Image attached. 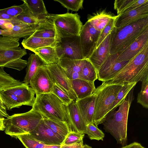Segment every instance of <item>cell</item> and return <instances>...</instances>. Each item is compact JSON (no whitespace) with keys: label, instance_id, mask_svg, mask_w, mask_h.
<instances>
[{"label":"cell","instance_id":"484cf974","mask_svg":"<svg viewBox=\"0 0 148 148\" xmlns=\"http://www.w3.org/2000/svg\"><path fill=\"white\" fill-rule=\"evenodd\" d=\"M58 41L52 39L33 36H31L24 38L21 44L25 49L32 51L37 49L47 46L55 47Z\"/></svg>","mask_w":148,"mask_h":148},{"label":"cell","instance_id":"9c48e42d","mask_svg":"<svg viewBox=\"0 0 148 148\" xmlns=\"http://www.w3.org/2000/svg\"><path fill=\"white\" fill-rule=\"evenodd\" d=\"M49 15L61 38L79 36L83 25L77 13L67 12L60 14H49Z\"/></svg>","mask_w":148,"mask_h":148},{"label":"cell","instance_id":"30bf717a","mask_svg":"<svg viewBox=\"0 0 148 148\" xmlns=\"http://www.w3.org/2000/svg\"><path fill=\"white\" fill-rule=\"evenodd\" d=\"M55 48L59 59L64 58L75 60L84 59L79 36L62 37Z\"/></svg>","mask_w":148,"mask_h":148},{"label":"cell","instance_id":"f35d334b","mask_svg":"<svg viewBox=\"0 0 148 148\" xmlns=\"http://www.w3.org/2000/svg\"><path fill=\"white\" fill-rule=\"evenodd\" d=\"M51 93L56 96L66 106L73 100L71 98L67 92L54 84H53Z\"/></svg>","mask_w":148,"mask_h":148},{"label":"cell","instance_id":"5bb4252c","mask_svg":"<svg viewBox=\"0 0 148 148\" xmlns=\"http://www.w3.org/2000/svg\"><path fill=\"white\" fill-rule=\"evenodd\" d=\"M46 66L53 83L67 92L71 99L77 100L72 88L70 80L61 67L57 64L46 65Z\"/></svg>","mask_w":148,"mask_h":148},{"label":"cell","instance_id":"e0dca14e","mask_svg":"<svg viewBox=\"0 0 148 148\" xmlns=\"http://www.w3.org/2000/svg\"><path fill=\"white\" fill-rule=\"evenodd\" d=\"M68 120L67 123L70 132L86 134V125L81 116L78 108L73 100L66 106Z\"/></svg>","mask_w":148,"mask_h":148},{"label":"cell","instance_id":"8d00e7d4","mask_svg":"<svg viewBox=\"0 0 148 148\" xmlns=\"http://www.w3.org/2000/svg\"><path fill=\"white\" fill-rule=\"evenodd\" d=\"M86 134L90 140H103L105 137V134L102 131L93 123L86 125Z\"/></svg>","mask_w":148,"mask_h":148},{"label":"cell","instance_id":"f1b7e54d","mask_svg":"<svg viewBox=\"0 0 148 148\" xmlns=\"http://www.w3.org/2000/svg\"><path fill=\"white\" fill-rule=\"evenodd\" d=\"M45 123L63 142L70 132L66 122L44 118Z\"/></svg>","mask_w":148,"mask_h":148},{"label":"cell","instance_id":"b9f144b4","mask_svg":"<svg viewBox=\"0 0 148 148\" xmlns=\"http://www.w3.org/2000/svg\"><path fill=\"white\" fill-rule=\"evenodd\" d=\"M116 17L111 18L101 32L97 42L96 47L113 30L115 27Z\"/></svg>","mask_w":148,"mask_h":148},{"label":"cell","instance_id":"2e32d148","mask_svg":"<svg viewBox=\"0 0 148 148\" xmlns=\"http://www.w3.org/2000/svg\"><path fill=\"white\" fill-rule=\"evenodd\" d=\"M117 16L115 24L116 28L123 27L148 17V2Z\"/></svg>","mask_w":148,"mask_h":148},{"label":"cell","instance_id":"ee69618b","mask_svg":"<svg viewBox=\"0 0 148 148\" xmlns=\"http://www.w3.org/2000/svg\"><path fill=\"white\" fill-rule=\"evenodd\" d=\"M148 2V0H134V1L125 9L121 14L135 9Z\"/></svg>","mask_w":148,"mask_h":148},{"label":"cell","instance_id":"836d02e7","mask_svg":"<svg viewBox=\"0 0 148 148\" xmlns=\"http://www.w3.org/2000/svg\"><path fill=\"white\" fill-rule=\"evenodd\" d=\"M44 17L39 18L34 16L26 5L24 11L14 18L23 23L36 26Z\"/></svg>","mask_w":148,"mask_h":148},{"label":"cell","instance_id":"f6af8a7d","mask_svg":"<svg viewBox=\"0 0 148 148\" xmlns=\"http://www.w3.org/2000/svg\"><path fill=\"white\" fill-rule=\"evenodd\" d=\"M84 145L83 143L63 145H61L60 148H82Z\"/></svg>","mask_w":148,"mask_h":148},{"label":"cell","instance_id":"277c9868","mask_svg":"<svg viewBox=\"0 0 148 148\" xmlns=\"http://www.w3.org/2000/svg\"><path fill=\"white\" fill-rule=\"evenodd\" d=\"M19 39L0 36V68L7 67L21 71L27 61L22 59L27 54L26 49L19 46Z\"/></svg>","mask_w":148,"mask_h":148},{"label":"cell","instance_id":"1f68e13d","mask_svg":"<svg viewBox=\"0 0 148 148\" xmlns=\"http://www.w3.org/2000/svg\"><path fill=\"white\" fill-rule=\"evenodd\" d=\"M137 83L133 82L125 83L123 85L111 106L109 113L113 112L122 103L125 99L129 93L135 86Z\"/></svg>","mask_w":148,"mask_h":148},{"label":"cell","instance_id":"7a4b0ae2","mask_svg":"<svg viewBox=\"0 0 148 148\" xmlns=\"http://www.w3.org/2000/svg\"><path fill=\"white\" fill-rule=\"evenodd\" d=\"M148 28V17L123 27H114L111 32L110 55L121 52Z\"/></svg>","mask_w":148,"mask_h":148},{"label":"cell","instance_id":"e575fe53","mask_svg":"<svg viewBox=\"0 0 148 148\" xmlns=\"http://www.w3.org/2000/svg\"><path fill=\"white\" fill-rule=\"evenodd\" d=\"M141 89L138 93L137 102L145 108H148V75L141 81Z\"/></svg>","mask_w":148,"mask_h":148},{"label":"cell","instance_id":"7bdbcfd3","mask_svg":"<svg viewBox=\"0 0 148 148\" xmlns=\"http://www.w3.org/2000/svg\"><path fill=\"white\" fill-rule=\"evenodd\" d=\"M134 0H116L114 3V8L116 11L117 15L121 13L130 5Z\"/></svg>","mask_w":148,"mask_h":148},{"label":"cell","instance_id":"44dd1931","mask_svg":"<svg viewBox=\"0 0 148 148\" xmlns=\"http://www.w3.org/2000/svg\"><path fill=\"white\" fill-rule=\"evenodd\" d=\"M96 93L94 91L90 95L75 101L80 114L87 125L93 123Z\"/></svg>","mask_w":148,"mask_h":148},{"label":"cell","instance_id":"d4e9b609","mask_svg":"<svg viewBox=\"0 0 148 148\" xmlns=\"http://www.w3.org/2000/svg\"><path fill=\"white\" fill-rule=\"evenodd\" d=\"M72 88L77 100L91 95L96 89L94 82L78 78L70 80Z\"/></svg>","mask_w":148,"mask_h":148},{"label":"cell","instance_id":"5b68a950","mask_svg":"<svg viewBox=\"0 0 148 148\" xmlns=\"http://www.w3.org/2000/svg\"><path fill=\"white\" fill-rule=\"evenodd\" d=\"M32 109L39 113L44 118L67 123L66 106L52 93L36 95Z\"/></svg>","mask_w":148,"mask_h":148},{"label":"cell","instance_id":"8992f818","mask_svg":"<svg viewBox=\"0 0 148 148\" xmlns=\"http://www.w3.org/2000/svg\"><path fill=\"white\" fill-rule=\"evenodd\" d=\"M43 119L39 113L32 108L24 113L9 116L4 121L5 133L16 138L19 135L29 133Z\"/></svg>","mask_w":148,"mask_h":148},{"label":"cell","instance_id":"8fae6325","mask_svg":"<svg viewBox=\"0 0 148 148\" xmlns=\"http://www.w3.org/2000/svg\"><path fill=\"white\" fill-rule=\"evenodd\" d=\"M101 33L88 22L83 25L79 37L84 59H88L96 48Z\"/></svg>","mask_w":148,"mask_h":148},{"label":"cell","instance_id":"9a60e30c","mask_svg":"<svg viewBox=\"0 0 148 148\" xmlns=\"http://www.w3.org/2000/svg\"><path fill=\"white\" fill-rule=\"evenodd\" d=\"M35 139L45 145H61L63 142L42 119L29 133Z\"/></svg>","mask_w":148,"mask_h":148},{"label":"cell","instance_id":"d590c367","mask_svg":"<svg viewBox=\"0 0 148 148\" xmlns=\"http://www.w3.org/2000/svg\"><path fill=\"white\" fill-rule=\"evenodd\" d=\"M26 148H43L45 145L35 139L29 133L17 136Z\"/></svg>","mask_w":148,"mask_h":148},{"label":"cell","instance_id":"603a6c76","mask_svg":"<svg viewBox=\"0 0 148 148\" xmlns=\"http://www.w3.org/2000/svg\"><path fill=\"white\" fill-rule=\"evenodd\" d=\"M24 84L14 79L6 73L3 68H0V118H7L9 115L3 105L1 96V92L11 88L22 85Z\"/></svg>","mask_w":148,"mask_h":148},{"label":"cell","instance_id":"60d3db41","mask_svg":"<svg viewBox=\"0 0 148 148\" xmlns=\"http://www.w3.org/2000/svg\"><path fill=\"white\" fill-rule=\"evenodd\" d=\"M84 135V134L80 133L70 132L61 145L83 143V139Z\"/></svg>","mask_w":148,"mask_h":148},{"label":"cell","instance_id":"cb8c5ba5","mask_svg":"<svg viewBox=\"0 0 148 148\" xmlns=\"http://www.w3.org/2000/svg\"><path fill=\"white\" fill-rule=\"evenodd\" d=\"M84 59L75 60L61 58L59 59L57 64L63 69L70 80H74L79 78Z\"/></svg>","mask_w":148,"mask_h":148},{"label":"cell","instance_id":"681fc988","mask_svg":"<svg viewBox=\"0 0 148 148\" xmlns=\"http://www.w3.org/2000/svg\"><path fill=\"white\" fill-rule=\"evenodd\" d=\"M5 118H0V131H3L5 130V126L4 121Z\"/></svg>","mask_w":148,"mask_h":148},{"label":"cell","instance_id":"bcb514c9","mask_svg":"<svg viewBox=\"0 0 148 148\" xmlns=\"http://www.w3.org/2000/svg\"><path fill=\"white\" fill-rule=\"evenodd\" d=\"M121 148H145L140 143L134 142L131 144L123 146Z\"/></svg>","mask_w":148,"mask_h":148},{"label":"cell","instance_id":"4316f807","mask_svg":"<svg viewBox=\"0 0 148 148\" xmlns=\"http://www.w3.org/2000/svg\"><path fill=\"white\" fill-rule=\"evenodd\" d=\"M116 16L105 9L100 10L89 16L87 21L96 29L101 32L109 20Z\"/></svg>","mask_w":148,"mask_h":148},{"label":"cell","instance_id":"7402d4cb","mask_svg":"<svg viewBox=\"0 0 148 148\" xmlns=\"http://www.w3.org/2000/svg\"><path fill=\"white\" fill-rule=\"evenodd\" d=\"M111 34H109L96 48L88 60L97 70L110 55L109 50Z\"/></svg>","mask_w":148,"mask_h":148},{"label":"cell","instance_id":"4fadbf2b","mask_svg":"<svg viewBox=\"0 0 148 148\" xmlns=\"http://www.w3.org/2000/svg\"><path fill=\"white\" fill-rule=\"evenodd\" d=\"M121 52L110 55L97 70L98 80L102 82L111 79L129 61H119L117 58Z\"/></svg>","mask_w":148,"mask_h":148},{"label":"cell","instance_id":"f5cc1de1","mask_svg":"<svg viewBox=\"0 0 148 148\" xmlns=\"http://www.w3.org/2000/svg\"><path fill=\"white\" fill-rule=\"evenodd\" d=\"M82 148H92V147L87 145L85 144Z\"/></svg>","mask_w":148,"mask_h":148},{"label":"cell","instance_id":"3957f363","mask_svg":"<svg viewBox=\"0 0 148 148\" xmlns=\"http://www.w3.org/2000/svg\"><path fill=\"white\" fill-rule=\"evenodd\" d=\"M130 105V100L125 99L118 110L110 115H108L102 123L105 131L110 133L117 143L122 146L127 145V120Z\"/></svg>","mask_w":148,"mask_h":148},{"label":"cell","instance_id":"db71d44e","mask_svg":"<svg viewBox=\"0 0 148 148\" xmlns=\"http://www.w3.org/2000/svg\"><path fill=\"white\" fill-rule=\"evenodd\" d=\"M4 30L2 29H0V36H1L2 34L3 33Z\"/></svg>","mask_w":148,"mask_h":148},{"label":"cell","instance_id":"83f0119b","mask_svg":"<svg viewBox=\"0 0 148 148\" xmlns=\"http://www.w3.org/2000/svg\"><path fill=\"white\" fill-rule=\"evenodd\" d=\"M46 65L45 62L37 55L35 53L31 54L27 61L26 74L23 82L29 84L38 67Z\"/></svg>","mask_w":148,"mask_h":148},{"label":"cell","instance_id":"6da1fadb","mask_svg":"<svg viewBox=\"0 0 148 148\" xmlns=\"http://www.w3.org/2000/svg\"><path fill=\"white\" fill-rule=\"evenodd\" d=\"M148 75V43L111 79L103 85L123 84L141 81Z\"/></svg>","mask_w":148,"mask_h":148},{"label":"cell","instance_id":"f907efd6","mask_svg":"<svg viewBox=\"0 0 148 148\" xmlns=\"http://www.w3.org/2000/svg\"><path fill=\"white\" fill-rule=\"evenodd\" d=\"M61 145H45L43 148H60Z\"/></svg>","mask_w":148,"mask_h":148},{"label":"cell","instance_id":"7dc6e473","mask_svg":"<svg viewBox=\"0 0 148 148\" xmlns=\"http://www.w3.org/2000/svg\"><path fill=\"white\" fill-rule=\"evenodd\" d=\"M4 27V30H10L12 28L13 25L11 21L8 20L5 23Z\"/></svg>","mask_w":148,"mask_h":148},{"label":"cell","instance_id":"f546056e","mask_svg":"<svg viewBox=\"0 0 148 148\" xmlns=\"http://www.w3.org/2000/svg\"><path fill=\"white\" fill-rule=\"evenodd\" d=\"M32 51L38 56L47 65L58 64L59 60L55 47L47 46Z\"/></svg>","mask_w":148,"mask_h":148},{"label":"cell","instance_id":"816d5d0a","mask_svg":"<svg viewBox=\"0 0 148 148\" xmlns=\"http://www.w3.org/2000/svg\"><path fill=\"white\" fill-rule=\"evenodd\" d=\"M7 20H8L4 19L0 20V27L2 29L4 30V25L7 21Z\"/></svg>","mask_w":148,"mask_h":148},{"label":"cell","instance_id":"d6a6232c","mask_svg":"<svg viewBox=\"0 0 148 148\" xmlns=\"http://www.w3.org/2000/svg\"><path fill=\"white\" fill-rule=\"evenodd\" d=\"M79 78L93 82H94L98 79L96 69L88 59H84V64L80 74Z\"/></svg>","mask_w":148,"mask_h":148},{"label":"cell","instance_id":"4dcf8cb0","mask_svg":"<svg viewBox=\"0 0 148 148\" xmlns=\"http://www.w3.org/2000/svg\"><path fill=\"white\" fill-rule=\"evenodd\" d=\"M21 1L26 4L32 14L37 17H44L48 14L43 0H23Z\"/></svg>","mask_w":148,"mask_h":148},{"label":"cell","instance_id":"52a82bcc","mask_svg":"<svg viewBox=\"0 0 148 148\" xmlns=\"http://www.w3.org/2000/svg\"><path fill=\"white\" fill-rule=\"evenodd\" d=\"M123 84H101L94 92L96 97L93 123L96 127L104 121L111 106Z\"/></svg>","mask_w":148,"mask_h":148},{"label":"cell","instance_id":"74e56055","mask_svg":"<svg viewBox=\"0 0 148 148\" xmlns=\"http://www.w3.org/2000/svg\"><path fill=\"white\" fill-rule=\"evenodd\" d=\"M60 3L68 11H78L83 8V0H54Z\"/></svg>","mask_w":148,"mask_h":148},{"label":"cell","instance_id":"d6986e66","mask_svg":"<svg viewBox=\"0 0 148 148\" xmlns=\"http://www.w3.org/2000/svg\"><path fill=\"white\" fill-rule=\"evenodd\" d=\"M31 36L54 39L58 41L61 38L49 13L37 25L35 32Z\"/></svg>","mask_w":148,"mask_h":148},{"label":"cell","instance_id":"ba28073f","mask_svg":"<svg viewBox=\"0 0 148 148\" xmlns=\"http://www.w3.org/2000/svg\"><path fill=\"white\" fill-rule=\"evenodd\" d=\"M35 94L29 84L24 83L22 85L2 91L1 96L7 110H10L23 105L32 107L36 99Z\"/></svg>","mask_w":148,"mask_h":148},{"label":"cell","instance_id":"ab89813d","mask_svg":"<svg viewBox=\"0 0 148 148\" xmlns=\"http://www.w3.org/2000/svg\"><path fill=\"white\" fill-rule=\"evenodd\" d=\"M26 7L24 3L19 5H14L8 8L0 9V13L5 14L13 17H16L23 12Z\"/></svg>","mask_w":148,"mask_h":148},{"label":"cell","instance_id":"ac0fdd59","mask_svg":"<svg viewBox=\"0 0 148 148\" xmlns=\"http://www.w3.org/2000/svg\"><path fill=\"white\" fill-rule=\"evenodd\" d=\"M148 43V28L118 56L119 61H129L136 56Z\"/></svg>","mask_w":148,"mask_h":148},{"label":"cell","instance_id":"7c38bea8","mask_svg":"<svg viewBox=\"0 0 148 148\" xmlns=\"http://www.w3.org/2000/svg\"><path fill=\"white\" fill-rule=\"evenodd\" d=\"M29 84L36 95L51 92L54 83L46 65L38 67Z\"/></svg>","mask_w":148,"mask_h":148},{"label":"cell","instance_id":"ffe728a7","mask_svg":"<svg viewBox=\"0 0 148 148\" xmlns=\"http://www.w3.org/2000/svg\"><path fill=\"white\" fill-rule=\"evenodd\" d=\"M11 21L13 25L12 28L4 30L1 36L19 39L31 36L35 31L36 26L23 23L14 18Z\"/></svg>","mask_w":148,"mask_h":148},{"label":"cell","instance_id":"c3c4849f","mask_svg":"<svg viewBox=\"0 0 148 148\" xmlns=\"http://www.w3.org/2000/svg\"><path fill=\"white\" fill-rule=\"evenodd\" d=\"M13 18L5 14L0 13V20L4 19L11 21Z\"/></svg>","mask_w":148,"mask_h":148}]
</instances>
